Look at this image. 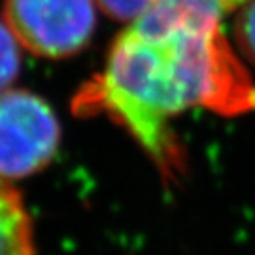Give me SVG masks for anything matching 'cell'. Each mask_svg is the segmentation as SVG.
I'll list each match as a JSON object with an SVG mask.
<instances>
[{"mask_svg":"<svg viewBox=\"0 0 255 255\" xmlns=\"http://www.w3.org/2000/svg\"><path fill=\"white\" fill-rule=\"evenodd\" d=\"M19 42L11 34L4 19H0V93L15 82L21 66Z\"/></svg>","mask_w":255,"mask_h":255,"instance_id":"obj_6","label":"cell"},{"mask_svg":"<svg viewBox=\"0 0 255 255\" xmlns=\"http://www.w3.org/2000/svg\"><path fill=\"white\" fill-rule=\"evenodd\" d=\"M149 2L151 0H97V6L108 17L123 23H132L146 11Z\"/></svg>","mask_w":255,"mask_h":255,"instance_id":"obj_8","label":"cell"},{"mask_svg":"<svg viewBox=\"0 0 255 255\" xmlns=\"http://www.w3.org/2000/svg\"><path fill=\"white\" fill-rule=\"evenodd\" d=\"M61 125L42 97L25 89L0 93V178L21 180L44 170L57 155Z\"/></svg>","mask_w":255,"mask_h":255,"instance_id":"obj_3","label":"cell"},{"mask_svg":"<svg viewBox=\"0 0 255 255\" xmlns=\"http://www.w3.org/2000/svg\"><path fill=\"white\" fill-rule=\"evenodd\" d=\"M193 108L227 118L255 110V80L221 23H128L72 99L78 118L106 116L125 128L170 182L185 170L172 121Z\"/></svg>","mask_w":255,"mask_h":255,"instance_id":"obj_1","label":"cell"},{"mask_svg":"<svg viewBox=\"0 0 255 255\" xmlns=\"http://www.w3.org/2000/svg\"><path fill=\"white\" fill-rule=\"evenodd\" d=\"M233 32L238 51L255 66V0H248L235 13Z\"/></svg>","mask_w":255,"mask_h":255,"instance_id":"obj_7","label":"cell"},{"mask_svg":"<svg viewBox=\"0 0 255 255\" xmlns=\"http://www.w3.org/2000/svg\"><path fill=\"white\" fill-rule=\"evenodd\" d=\"M97 8V0H4V23L21 47L57 61L91 42Z\"/></svg>","mask_w":255,"mask_h":255,"instance_id":"obj_2","label":"cell"},{"mask_svg":"<svg viewBox=\"0 0 255 255\" xmlns=\"http://www.w3.org/2000/svg\"><path fill=\"white\" fill-rule=\"evenodd\" d=\"M0 255H36L32 219L21 193L0 178Z\"/></svg>","mask_w":255,"mask_h":255,"instance_id":"obj_5","label":"cell"},{"mask_svg":"<svg viewBox=\"0 0 255 255\" xmlns=\"http://www.w3.org/2000/svg\"><path fill=\"white\" fill-rule=\"evenodd\" d=\"M248 0H151L138 23L170 25V23H221L237 13ZM132 21V23H134Z\"/></svg>","mask_w":255,"mask_h":255,"instance_id":"obj_4","label":"cell"}]
</instances>
